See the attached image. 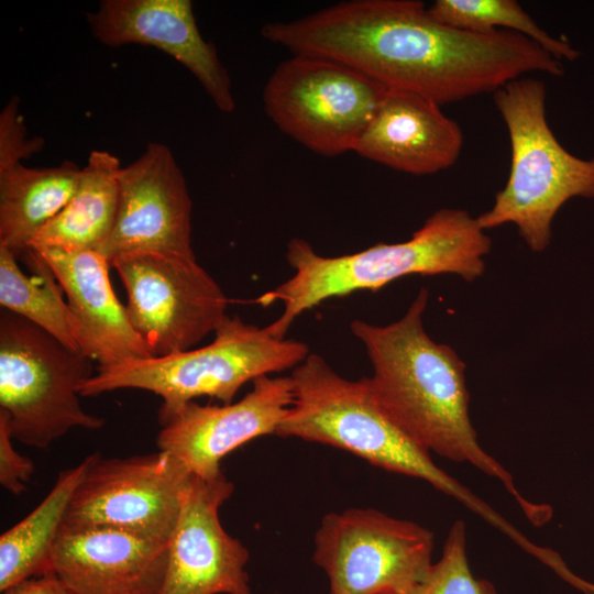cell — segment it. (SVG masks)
Listing matches in <instances>:
<instances>
[{"instance_id": "obj_22", "label": "cell", "mask_w": 594, "mask_h": 594, "mask_svg": "<svg viewBox=\"0 0 594 594\" xmlns=\"http://www.w3.org/2000/svg\"><path fill=\"white\" fill-rule=\"evenodd\" d=\"M26 261L33 275H26L18 257L0 245V305L48 332L70 349L79 350L78 328L67 301L62 296L50 266L34 250H28Z\"/></svg>"}, {"instance_id": "obj_6", "label": "cell", "mask_w": 594, "mask_h": 594, "mask_svg": "<svg viewBox=\"0 0 594 594\" xmlns=\"http://www.w3.org/2000/svg\"><path fill=\"white\" fill-rule=\"evenodd\" d=\"M308 354L299 340L276 338L266 326L228 316L209 344L97 367L79 393L89 397L123 388L147 391L162 398L161 419L198 397L231 404L246 383L294 369Z\"/></svg>"}, {"instance_id": "obj_25", "label": "cell", "mask_w": 594, "mask_h": 594, "mask_svg": "<svg viewBox=\"0 0 594 594\" xmlns=\"http://www.w3.org/2000/svg\"><path fill=\"white\" fill-rule=\"evenodd\" d=\"M18 109L19 100L12 98L0 116V168L30 157L43 146L41 138H26L25 125Z\"/></svg>"}, {"instance_id": "obj_17", "label": "cell", "mask_w": 594, "mask_h": 594, "mask_svg": "<svg viewBox=\"0 0 594 594\" xmlns=\"http://www.w3.org/2000/svg\"><path fill=\"white\" fill-rule=\"evenodd\" d=\"M34 251L66 294L78 328L79 350L97 362L98 367L153 356L113 290L109 276L111 264L103 254L95 250Z\"/></svg>"}, {"instance_id": "obj_11", "label": "cell", "mask_w": 594, "mask_h": 594, "mask_svg": "<svg viewBox=\"0 0 594 594\" xmlns=\"http://www.w3.org/2000/svg\"><path fill=\"white\" fill-rule=\"evenodd\" d=\"M190 476L161 450L125 458L95 453L62 529L113 528L169 540Z\"/></svg>"}, {"instance_id": "obj_24", "label": "cell", "mask_w": 594, "mask_h": 594, "mask_svg": "<svg viewBox=\"0 0 594 594\" xmlns=\"http://www.w3.org/2000/svg\"><path fill=\"white\" fill-rule=\"evenodd\" d=\"M410 594H497L492 583L472 575L463 520H457L451 526L440 560L431 564Z\"/></svg>"}, {"instance_id": "obj_12", "label": "cell", "mask_w": 594, "mask_h": 594, "mask_svg": "<svg viewBox=\"0 0 594 594\" xmlns=\"http://www.w3.org/2000/svg\"><path fill=\"white\" fill-rule=\"evenodd\" d=\"M112 232L99 251L109 262L121 254L160 253L196 258L191 245L193 202L172 151L150 143L121 167Z\"/></svg>"}, {"instance_id": "obj_10", "label": "cell", "mask_w": 594, "mask_h": 594, "mask_svg": "<svg viewBox=\"0 0 594 594\" xmlns=\"http://www.w3.org/2000/svg\"><path fill=\"white\" fill-rule=\"evenodd\" d=\"M129 320L153 356L193 349L228 317L229 298L196 258L128 253L110 261Z\"/></svg>"}, {"instance_id": "obj_8", "label": "cell", "mask_w": 594, "mask_h": 594, "mask_svg": "<svg viewBox=\"0 0 594 594\" xmlns=\"http://www.w3.org/2000/svg\"><path fill=\"white\" fill-rule=\"evenodd\" d=\"M388 88L356 69L320 56L293 55L263 91L268 118L312 152L353 151Z\"/></svg>"}, {"instance_id": "obj_5", "label": "cell", "mask_w": 594, "mask_h": 594, "mask_svg": "<svg viewBox=\"0 0 594 594\" xmlns=\"http://www.w3.org/2000/svg\"><path fill=\"white\" fill-rule=\"evenodd\" d=\"M546 84L520 77L494 94L510 142L507 182L493 206L476 217L485 231L514 224L536 253L550 244L552 222L574 197L594 198V160L568 152L551 131L546 116Z\"/></svg>"}, {"instance_id": "obj_2", "label": "cell", "mask_w": 594, "mask_h": 594, "mask_svg": "<svg viewBox=\"0 0 594 594\" xmlns=\"http://www.w3.org/2000/svg\"><path fill=\"white\" fill-rule=\"evenodd\" d=\"M429 292L421 288L405 315L377 326L361 319L350 323L372 365L371 385L389 416L424 449L468 462L499 480L529 520L542 525L551 508L526 501L512 474L477 441L469 415L465 363L448 344L430 338L424 327Z\"/></svg>"}, {"instance_id": "obj_13", "label": "cell", "mask_w": 594, "mask_h": 594, "mask_svg": "<svg viewBox=\"0 0 594 594\" xmlns=\"http://www.w3.org/2000/svg\"><path fill=\"white\" fill-rule=\"evenodd\" d=\"M233 492L223 472L213 479L190 476L168 540L160 594H252L250 552L224 530L219 517Z\"/></svg>"}, {"instance_id": "obj_27", "label": "cell", "mask_w": 594, "mask_h": 594, "mask_svg": "<svg viewBox=\"0 0 594 594\" xmlns=\"http://www.w3.org/2000/svg\"><path fill=\"white\" fill-rule=\"evenodd\" d=\"M2 594H72L54 573L33 576L4 588Z\"/></svg>"}, {"instance_id": "obj_9", "label": "cell", "mask_w": 594, "mask_h": 594, "mask_svg": "<svg viewBox=\"0 0 594 594\" xmlns=\"http://www.w3.org/2000/svg\"><path fill=\"white\" fill-rule=\"evenodd\" d=\"M314 542L329 594H410L432 564L429 529L374 508L328 513Z\"/></svg>"}, {"instance_id": "obj_14", "label": "cell", "mask_w": 594, "mask_h": 594, "mask_svg": "<svg viewBox=\"0 0 594 594\" xmlns=\"http://www.w3.org/2000/svg\"><path fill=\"white\" fill-rule=\"evenodd\" d=\"M292 402L290 376H262L238 402L211 406L194 400L158 419L156 446L190 475L213 479L222 473L221 461L230 452L275 435Z\"/></svg>"}, {"instance_id": "obj_19", "label": "cell", "mask_w": 594, "mask_h": 594, "mask_svg": "<svg viewBox=\"0 0 594 594\" xmlns=\"http://www.w3.org/2000/svg\"><path fill=\"white\" fill-rule=\"evenodd\" d=\"M121 167L120 160L112 153L92 151L73 196L35 234L29 249L99 252L116 222Z\"/></svg>"}, {"instance_id": "obj_4", "label": "cell", "mask_w": 594, "mask_h": 594, "mask_svg": "<svg viewBox=\"0 0 594 594\" xmlns=\"http://www.w3.org/2000/svg\"><path fill=\"white\" fill-rule=\"evenodd\" d=\"M293 402L275 435L344 450L385 471L420 479L493 518L491 509L441 470L386 411L369 377L348 380L319 354L293 369Z\"/></svg>"}, {"instance_id": "obj_20", "label": "cell", "mask_w": 594, "mask_h": 594, "mask_svg": "<svg viewBox=\"0 0 594 594\" xmlns=\"http://www.w3.org/2000/svg\"><path fill=\"white\" fill-rule=\"evenodd\" d=\"M81 168L72 161L30 168L21 162L0 168V245L18 258L35 234L73 196Z\"/></svg>"}, {"instance_id": "obj_16", "label": "cell", "mask_w": 594, "mask_h": 594, "mask_svg": "<svg viewBox=\"0 0 594 594\" xmlns=\"http://www.w3.org/2000/svg\"><path fill=\"white\" fill-rule=\"evenodd\" d=\"M168 540L113 528L62 529L52 573L72 594H160Z\"/></svg>"}, {"instance_id": "obj_7", "label": "cell", "mask_w": 594, "mask_h": 594, "mask_svg": "<svg viewBox=\"0 0 594 594\" xmlns=\"http://www.w3.org/2000/svg\"><path fill=\"white\" fill-rule=\"evenodd\" d=\"M94 373L92 361L80 350L1 309L0 409L13 440L46 449L73 428H102L105 420L79 402V389Z\"/></svg>"}, {"instance_id": "obj_1", "label": "cell", "mask_w": 594, "mask_h": 594, "mask_svg": "<svg viewBox=\"0 0 594 594\" xmlns=\"http://www.w3.org/2000/svg\"><path fill=\"white\" fill-rule=\"evenodd\" d=\"M294 50L343 63L388 89L440 106L522 75L564 74L561 61L518 33H477L435 19L418 0L343 1L298 19Z\"/></svg>"}, {"instance_id": "obj_21", "label": "cell", "mask_w": 594, "mask_h": 594, "mask_svg": "<svg viewBox=\"0 0 594 594\" xmlns=\"http://www.w3.org/2000/svg\"><path fill=\"white\" fill-rule=\"evenodd\" d=\"M95 453L59 472L42 502L0 536V591L33 576L52 573V552L72 497Z\"/></svg>"}, {"instance_id": "obj_23", "label": "cell", "mask_w": 594, "mask_h": 594, "mask_svg": "<svg viewBox=\"0 0 594 594\" xmlns=\"http://www.w3.org/2000/svg\"><path fill=\"white\" fill-rule=\"evenodd\" d=\"M438 21L466 31H508L537 43L557 59L574 61L580 52L552 37L515 0H437L428 7Z\"/></svg>"}, {"instance_id": "obj_3", "label": "cell", "mask_w": 594, "mask_h": 594, "mask_svg": "<svg viewBox=\"0 0 594 594\" xmlns=\"http://www.w3.org/2000/svg\"><path fill=\"white\" fill-rule=\"evenodd\" d=\"M491 248L476 217L460 208L437 210L407 241L377 243L339 256L321 255L308 241L294 238L286 249L294 274L254 302L283 305L280 316L266 326L283 339L300 315L331 298L376 292L409 275L452 274L473 282L483 275Z\"/></svg>"}, {"instance_id": "obj_15", "label": "cell", "mask_w": 594, "mask_h": 594, "mask_svg": "<svg viewBox=\"0 0 594 594\" xmlns=\"http://www.w3.org/2000/svg\"><path fill=\"white\" fill-rule=\"evenodd\" d=\"M86 15L101 44H141L165 52L197 78L220 111H234L229 73L215 45L200 34L190 0H102Z\"/></svg>"}, {"instance_id": "obj_26", "label": "cell", "mask_w": 594, "mask_h": 594, "mask_svg": "<svg viewBox=\"0 0 594 594\" xmlns=\"http://www.w3.org/2000/svg\"><path fill=\"white\" fill-rule=\"evenodd\" d=\"M13 441L8 416L0 409V484L9 493L20 495L26 491L34 463L15 450Z\"/></svg>"}, {"instance_id": "obj_18", "label": "cell", "mask_w": 594, "mask_h": 594, "mask_svg": "<svg viewBox=\"0 0 594 594\" xmlns=\"http://www.w3.org/2000/svg\"><path fill=\"white\" fill-rule=\"evenodd\" d=\"M463 140L460 125L440 105L388 89L353 152L399 172L430 175L455 164Z\"/></svg>"}]
</instances>
